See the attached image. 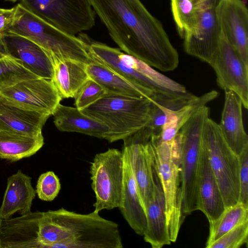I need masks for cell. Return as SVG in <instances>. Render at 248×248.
I'll use <instances>...</instances> for the list:
<instances>
[{"mask_svg": "<svg viewBox=\"0 0 248 248\" xmlns=\"http://www.w3.org/2000/svg\"><path fill=\"white\" fill-rule=\"evenodd\" d=\"M124 53L160 71L174 70L179 55L161 23L140 0H89Z\"/></svg>", "mask_w": 248, "mask_h": 248, "instance_id": "1", "label": "cell"}, {"mask_svg": "<svg viewBox=\"0 0 248 248\" xmlns=\"http://www.w3.org/2000/svg\"><path fill=\"white\" fill-rule=\"evenodd\" d=\"M41 248H122L119 225L93 210L78 213L61 208L42 212Z\"/></svg>", "mask_w": 248, "mask_h": 248, "instance_id": "2", "label": "cell"}, {"mask_svg": "<svg viewBox=\"0 0 248 248\" xmlns=\"http://www.w3.org/2000/svg\"><path fill=\"white\" fill-rule=\"evenodd\" d=\"M16 6L13 25L6 32L26 37L45 50L52 58L70 59L88 64L90 56L87 42L82 38L63 31L25 7Z\"/></svg>", "mask_w": 248, "mask_h": 248, "instance_id": "3", "label": "cell"}, {"mask_svg": "<svg viewBox=\"0 0 248 248\" xmlns=\"http://www.w3.org/2000/svg\"><path fill=\"white\" fill-rule=\"evenodd\" d=\"M152 100L107 93L81 111L108 128L107 140H124L143 128L148 123Z\"/></svg>", "mask_w": 248, "mask_h": 248, "instance_id": "4", "label": "cell"}, {"mask_svg": "<svg viewBox=\"0 0 248 248\" xmlns=\"http://www.w3.org/2000/svg\"><path fill=\"white\" fill-rule=\"evenodd\" d=\"M149 140L164 196L169 237L171 242H175L185 218L182 211L178 142L175 137L169 141H161L159 136H152Z\"/></svg>", "mask_w": 248, "mask_h": 248, "instance_id": "5", "label": "cell"}, {"mask_svg": "<svg viewBox=\"0 0 248 248\" xmlns=\"http://www.w3.org/2000/svg\"><path fill=\"white\" fill-rule=\"evenodd\" d=\"M209 109L200 108L183 125L175 137L179 147L182 211L185 217L198 210L197 179L200 151Z\"/></svg>", "mask_w": 248, "mask_h": 248, "instance_id": "6", "label": "cell"}, {"mask_svg": "<svg viewBox=\"0 0 248 248\" xmlns=\"http://www.w3.org/2000/svg\"><path fill=\"white\" fill-rule=\"evenodd\" d=\"M202 143L225 207L236 204L239 195V155L226 142L218 124L209 118L204 125Z\"/></svg>", "mask_w": 248, "mask_h": 248, "instance_id": "7", "label": "cell"}, {"mask_svg": "<svg viewBox=\"0 0 248 248\" xmlns=\"http://www.w3.org/2000/svg\"><path fill=\"white\" fill-rule=\"evenodd\" d=\"M91 186L95 202L94 210L118 208L121 201L124 177L122 151L109 148L96 154L90 168Z\"/></svg>", "mask_w": 248, "mask_h": 248, "instance_id": "8", "label": "cell"}, {"mask_svg": "<svg viewBox=\"0 0 248 248\" xmlns=\"http://www.w3.org/2000/svg\"><path fill=\"white\" fill-rule=\"evenodd\" d=\"M25 7L61 30L73 35L95 24L89 0H21Z\"/></svg>", "mask_w": 248, "mask_h": 248, "instance_id": "9", "label": "cell"}, {"mask_svg": "<svg viewBox=\"0 0 248 248\" xmlns=\"http://www.w3.org/2000/svg\"><path fill=\"white\" fill-rule=\"evenodd\" d=\"M214 70L218 86L231 91L240 98L243 106L248 108V65L221 34L218 49L209 62Z\"/></svg>", "mask_w": 248, "mask_h": 248, "instance_id": "10", "label": "cell"}, {"mask_svg": "<svg viewBox=\"0 0 248 248\" xmlns=\"http://www.w3.org/2000/svg\"><path fill=\"white\" fill-rule=\"evenodd\" d=\"M0 95L17 105L50 115L62 100L51 80L40 78L22 81L0 91Z\"/></svg>", "mask_w": 248, "mask_h": 248, "instance_id": "11", "label": "cell"}, {"mask_svg": "<svg viewBox=\"0 0 248 248\" xmlns=\"http://www.w3.org/2000/svg\"><path fill=\"white\" fill-rule=\"evenodd\" d=\"M124 140V148L128 155L141 199L146 208L153 198L154 191V156L149 139L140 131Z\"/></svg>", "mask_w": 248, "mask_h": 248, "instance_id": "12", "label": "cell"}, {"mask_svg": "<svg viewBox=\"0 0 248 248\" xmlns=\"http://www.w3.org/2000/svg\"><path fill=\"white\" fill-rule=\"evenodd\" d=\"M221 34L248 65V10L242 0H222L217 8Z\"/></svg>", "mask_w": 248, "mask_h": 248, "instance_id": "13", "label": "cell"}, {"mask_svg": "<svg viewBox=\"0 0 248 248\" xmlns=\"http://www.w3.org/2000/svg\"><path fill=\"white\" fill-rule=\"evenodd\" d=\"M1 37L6 55L18 61L39 78L52 79L53 60L41 46L26 37L7 32Z\"/></svg>", "mask_w": 248, "mask_h": 248, "instance_id": "14", "label": "cell"}, {"mask_svg": "<svg viewBox=\"0 0 248 248\" xmlns=\"http://www.w3.org/2000/svg\"><path fill=\"white\" fill-rule=\"evenodd\" d=\"M219 3L207 9L196 28L183 39L185 52L208 64L218 49L221 36L217 16Z\"/></svg>", "mask_w": 248, "mask_h": 248, "instance_id": "15", "label": "cell"}, {"mask_svg": "<svg viewBox=\"0 0 248 248\" xmlns=\"http://www.w3.org/2000/svg\"><path fill=\"white\" fill-rule=\"evenodd\" d=\"M197 186L198 210L204 214L210 223L220 216L225 206L202 140L199 155Z\"/></svg>", "mask_w": 248, "mask_h": 248, "instance_id": "16", "label": "cell"}, {"mask_svg": "<svg viewBox=\"0 0 248 248\" xmlns=\"http://www.w3.org/2000/svg\"><path fill=\"white\" fill-rule=\"evenodd\" d=\"M124 177L119 208L135 232L143 236L147 227L146 214L135 179L129 158L123 147Z\"/></svg>", "mask_w": 248, "mask_h": 248, "instance_id": "17", "label": "cell"}, {"mask_svg": "<svg viewBox=\"0 0 248 248\" xmlns=\"http://www.w3.org/2000/svg\"><path fill=\"white\" fill-rule=\"evenodd\" d=\"M50 116L17 105L0 95V130L39 136Z\"/></svg>", "mask_w": 248, "mask_h": 248, "instance_id": "18", "label": "cell"}, {"mask_svg": "<svg viewBox=\"0 0 248 248\" xmlns=\"http://www.w3.org/2000/svg\"><path fill=\"white\" fill-rule=\"evenodd\" d=\"M225 101L218 124L230 148L238 155L248 147V136L243 125L242 101L231 91H225Z\"/></svg>", "mask_w": 248, "mask_h": 248, "instance_id": "19", "label": "cell"}, {"mask_svg": "<svg viewBox=\"0 0 248 248\" xmlns=\"http://www.w3.org/2000/svg\"><path fill=\"white\" fill-rule=\"evenodd\" d=\"M154 177V194L146 208L147 227L143 236L153 248H161L171 242L167 228L164 196L155 165Z\"/></svg>", "mask_w": 248, "mask_h": 248, "instance_id": "20", "label": "cell"}, {"mask_svg": "<svg viewBox=\"0 0 248 248\" xmlns=\"http://www.w3.org/2000/svg\"><path fill=\"white\" fill-rule=\"evenodd\" d=\"M36 194L32 186L31 178L21 170H17L7 178L0 207V219L11 217L16 212L20 215L30 213Z\"/></svg>", "mask_w": 248, "mask_h": 248, "instance_id": "21", "label": "cell"}, {"mask_svg": "<svg viewBox=\"0 0 248 248\" xmlns=\"http://www.w3.org/2000/svg\"><path fill=\"white\" fill-rule=\"evenodd\" d=\"M52 115L56 127L61 131L77 132L107 140L108 128L76 107L59 103Z\"/></svg>", "mask_w": 248, "mask_h": 248, "instance_id": "22", "label": "cell"}, {"mask_svg": "<svg viewBox=\"0 0 248 248\" xmlns=\"http://www.w3.org/2000/svg\"><path fill=\"white\" fill-rule=\"evenodd\" d=\"M89 77L100 84L107 93L117 94L152 100L154 93L134 84L102 64L93 61L86 66Z\"/></svg>", "mask_w": 248, "mask_h": 248, "instance_id": "23", "label": "cell"}, {"mask_svg": "<svg viewBox=\"0 0 248 248\" xmlns=\"http://www.w3.org/2000/svg\"><path fill=\"white\" fill-rule=\"evenodd\" d=\"M53 72L51 81L62 99L74 97L89 78L84 63L70 59L52 58Z\"/></svg>", "mask_w": 248, "mask_h": 248, "instance_id": "24", "label": "cell"}, {"mask_svg": "<svg viewBox=\"0 0 248 248\" xmlns=\"http://www.w3.org/2000/svg\"><path fill=\"white\" fill-rule=\"evenodd\" d=\"M42 135L32 136L0 130V158L12 162L31 156L44 145Z\"/></svg>", "mask_w": 248, "mask_h": 248, "instance_id": "25", "label": "cell"}, {"mask_svg": "<svg viewBox=\"0 0 248 248\" xmlns=\"http://www.w3.org/2000/svg\"><path fill=\"white\" fill-rule=\"evenodd\" d=\"M222 0H170L173 18L183 39L198 25L204 12Z\"/></svg>", "mask_w": 248, "mask_h": 248, "instance_id": "26", "label": "cell"}, {"mask_svg": "<svg viewBox=\"0 0 248 248\" xmlns=\"http://www.w3.org/2000/svg\"><path fill=\"white\" fill-rule=\"evenodd\" d=\"M217 95L218 93L212 90L200 96H195L178 109L169 108L166 122L159 135V140L169 141L172 140L183 125L200 108L206 106Z\"/></svg>", "mask_w": 248, "mask_h": 248, "instance_id": "27", "label": "cell"}, {"mask_svg": "<svg viewBox=\"0 0 248 248\" xmlns=\"http://www.w3.org/2000/svg\"><path fill=\"white\" fill-rule=\"evenodd\" d=\"M248 221V205L238 202L225 207L215 221L209 223V234L206 248L235 226Z\"/></svg>", "mask_w": 248, "mask_h": 248, "instance_id": "28", "label": "cell"}, {"mask_svg": "<svg viewBox=\"0 0 248 248\" xmlns=\"http://www.w3.org/2000/svg\"><path fill=\"white\" fill-rule=\"evenodd\" d=\"M38 78L12 57H0V92L22 81Z\"/></svg>", "mask_w": 248, "mask_h": 248, "instance_id": "29", "label": "cell"}, {"mask_svg": "<svg viewBox=\"0 0 248 248\" xmlns=\"http://www.w3.org/2000/svg\"><path fill=\"white\" fill-rule=\"evenodd\" d=\"M107 94L105 90L90 78L78 91L75 97V106L80 110L93 104Z\"/></svg>", "mask_w": 248, "mask_h": 248, "instance_id": "30", "label": "cell"}, {"mask_svg": "<svg viewBox=\"0 0 248 248\" xmlns=\"http://www.w3.org/2000/svg\"><path fill=\"white\" fill-rule=\"evenodd\" d=\"M248 221L234 227L207 248H239L248 244Z\"/></svg>", "mask_w": 248, "mask_h": 248, "instance_id": "31", "label": "cell"}, {"mask_svg": "<svg viewBox=\"0 0 248 248\" xmlns=\"http://www.w3.org/2000/svg\"><path fill=\"white\" fill-rule=\"evenodd\" d=\"M61 189V184L58 176L53 171H48L39 177L35 190L40 200L51 202L56 198Z\"/></svg>", "mask_w": 248, "mask_h": 248, "instance_id": "32", "label": "cell"}, {"mask_svg": "<svg viewBox=\"0 0 248 248\" xmlns=\"http://www.w3.org/2000/svg\"><path fill=\"white\" fill-rule=\"evenodd\" d=\"M239 195L238 202L248 205V147L239 155Z\"/></svg>", "mask_w": 248, "mask_h": 248, "instance_id": "33", "label": "cell"}, {"mask_svg": "<svg viewBox=\"0 0 248 248\" xmlns=\"http://www.w3.org/2000/svg\"><path fill=\"white\" fill-rule=\"evenodd\" d=\"M16 12V6L11 9L0 8V35L6 32L13 25Z\"/></svg>", "mask_w": 248, "mask_h": 248, "instance_id": "34", "label": "cell"}, {"mask_svg": "<svg viewBox=\"0 0 248 248\" xmlns=\"http://www.w3.org/2000/svg\"><path fill=\"white\" fill-rule=\"evenodd\" d=\"M5 55H6L5 47L1 36L0 35V57H1Z\"/></svg>", "mask_w": 248, "mask_h": 248, "instance_id": "35", "label": "cell"}, {"mask_svg": "<svg viewBox=\"0 0 248 248\" xmlns=\"http://www.w3.org/2000/svg\"><path fill=\"white\" fill-rule=\"evenodd\" d=\"M17 0H9V1L13 2H15Z\"/></svg>", "mask_w": 248, "mask_h": 248, "instance_id": "36", "label": "cell"}, {"mask_svg": "<svg viewBox=\"0 0 248 248\" xmlns=\"http://www.w3.org/2000/svg\"><path fill=\"white\" fill-rule=\"evenodd\" d=\"M8 0V1H9V0Z\"/></svg>", "mask_w": 248, "mask_h": 248, "instance_id": "37", "label": "cell"}]
</instances>
